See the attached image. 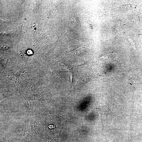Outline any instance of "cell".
I'll use <instances>...</instances> for the list:
<instances>
[{
    "label": "cell",
    "mask_w": 142,
    "mask_h": 142,
    "mask_svg": "<svg viewBox=\"0 0 142 142\" xmlns=\"http://www.w3.org/2000/svg\"><path fill=\"white\" fill-rule=\"evenodd\" d=\"M107 58V56H105H105H102L101 57V58L102 59H106Z\"/></svg>",
    "instance_id": "obj_10"
},
{
    "label": "cell",
    "mask_w": 142,
    "mask_h": 142,
    "mask_svg": "<svg viewBox=\"0 0 142 142\" xmlns=\"http://www.w3.org/2000/svg\"><path fill=\"white\" fill-rule=\"evenodd\" d=\"M85 62L84 61H83L77 62L76 64L73 65L74 67H77L80 66L84 65L85 64Z\"/></svg>",
    "instance_id": "obj_5"
},
{
    "label": "cell",
    "mask_w": 142,
    "mask_h": 142,
    "mask_svg": "<svg viewBox=\"0 0 142 142\" xmlns=\"http://www.w3.org/2000/svg\"><path fill=\"white\" fill-rule=\"evenodd\" d=\"M27 53L29 55H31L33 54V52L31 50H29L28 51Z\"/></svg>",
    "instance_id": "obj_9"
},
{
    "label": "cell",
    "mask_w": 142,
    "mask_h": 142,
    "mask_svg": "<svg viewBox=\"0 0 142 142\" xmlns=\"http://www.w3.org/2000/svg\"><path fill=\"white\" fill-rule=\"evenodd\" d=\"M26 74V72L23 70L20 71L16 73L17 75L20 76H23L25 75Z\"/></svg>",
    "instance_id": "obj_4"
},
{
    "label": "cell",
    "mask_w": 142,
    "mask_h": 142,
    "mask_svg": "<svg viewBox=\"0 0 142 142\" xmlns=\"http://www.w3.org/2000/svg\"><path fill=\"white\" fill-rule=\"evenodd\" d=\"M92 78V77L89 75L85 74L82 75L79 78L75 89H80L89 82L90 81Z\"/></svg>",
    "instance_id": "obj_1"
},
{
    "label": "cell",
    "mask_w": 142,
    "mask_h": 142,
    "mask_svg": "<svg viewBox=\"0 0 142 142\" xmlns=\"http://www.w3.org/2000/svg\"><path fill=\"white\" fill-rule=\"evenodd\" d=\"M39 26L36 22L33 23L30 26V27L31 30L34 31H36L38 29Z\"/></svg>",
    "instance_id": "obj_3"
},
{
    "label": "cell",
    "mask_w": 142,
    "mask_h": 142,
    "mask_svg": "<svg viewBox=\"0 0 142 142\" xmlns=\"http://www.w3.org/2000/svg\"><path fill=\"white\" fill-rule=\"evenodd\" d=\"M9 80L12 82L17 83L18 82L19 79L15 77H10L9 78Z\"/></svg>",
    "instance_id": "obj_7"
},
{
    "label": "cell",
    "mask_w": 142,
    "mask_h": 142,
    "mask_svg": "<svg viewBox=\"0 0 142 142\" xmlns=\"http://www.w3.org/2000/svg\"><path fill=\"white\" fill-rule=\"evenodd\" d=\"M131 19L132 20L134 21H137L138 20V18L137 16L136 15H133L131 17Z\"/></svg>",
    "instance_id": "obj_8"
},
{
    "label": "cell",
    "mask_w": 142,
    "mask_h": 142,
    "mask_svg": "<svg viewBox=\"0 0 142 142\" xmlns=\"http://www.w3.org/2000/svg\"><path fill=\"white\" fill-rule=\"evenodd\" d=\"M113 57L114 58H115L117 56H115V55H116V54L115 53H113Z\"/></svg>",
    "instance_id": "obj_11"
},
{
    "label": "cell",
    "mask_w": 142,
    "mask_h": 142,
    "mask_svg": "<svg viewBox=\"0 0 142 142\" xmlns=\"http://www.w3.org/2000/svg\"><path fill=\"white\" fill-rule=\"evenodd\" d=\"M131 7V4H127L122 6L121 7V9H122L126 10L130 8Z\"/></svg>",
    "instance_id": "obj_6"
},
{
    "label": "cell",
    "mask_w": 142,
    "mask_h": 142,
    "mask_svg": "<svg viewBox=\"0 0 142 142\" xmlns=\"http://www.w3.org/2000/svg\"><path fill=\"white\" fill-rule=\"evenodd\" d=\"M62 68H63L64 71L70 73L72 72V68L73 67V65H72L64 64H61Z\"/></svg>",
    "instance_id": "obj_2"
}]
</instances>
